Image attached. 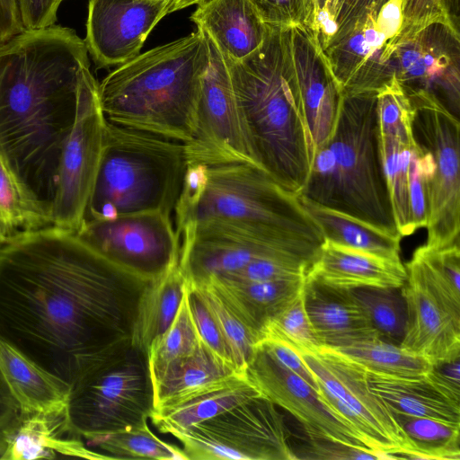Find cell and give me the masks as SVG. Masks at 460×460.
<instances>
[{"label": "cell", "instance_id": "1", "mask_svg": "<svg viewBox=\"0 0 460 460\" xmlns=\"http://www.w3.org/2000/svg\"><path fill=\"white\" fill-rule=\"evenodd\" d=\"M148 281L53 226L0 244V341L69 387L131 340Z\"/></svg>", "mask_w": 460, "mask_h": 460}, {"label": "cell", "instance_id": "2", "mask_svg": "<svg viewBox=\"0 0 460 460\" xmlns=\"http://www.w3.org/2000/svg\"><path fill=\"white\" fill-rule=\"evenodd\" d=\"M89 72L85 42L67 27L24 29L0 44V157L50 209Z\"/></svg>", "mask_w": 460, "mask_h": 460}, {"label": "cell", "instance_id": "3", "mask_svg": "<svg viewBox=\"0 0 460 460\" xmlns=\"http://www.w3.org/2000/svg\"><path fill=\"white\" fill-rule=\"evenodd\" d=\"M208 61L204 32L139 53L98 84L107 121L187 143L194 130L200 78Z\"/></svg>", "mask_w": 460, "mask_h": 460}, {"label": "cell", "instance_id": "4", "mask_svg": "<svg viewBox=\"0 0 460 460\" xmlns=\"http://www.w3.org/2000/svg\"><path fill=\"white\" fill-rule=\"evenodd\" d=\"M279 34L269 28L253 53L237 61L226 58L256 167L298 195L314 148L300 102L283 70Z\"/></svg>", "mask_w": 460, "mask_h": 460}, {"label": "cell", "instance_id": "5", "mask_svg": "<svg viewBox=\"0 0 460 460\" xmlns=\"http://www.w3.org/2000/svg\"><path fill=\"white\" fill-rule=\"evenodd\" d=\"M297 197L400 235L379 154L376 93L342 95L333 132L314 150Z\"/></svg>", "mask_w": 460, "mask_h": 460}, {"label": "cell", "instance_id": "6", "mask_svg": "<svg viewBox=\"0 0 460 460\" xmlns=\"http://www.w3.org/2000/svg\"><path fill=\"white\" fill-rule=\"evenodd\" d=\"M186 168L183 143L106 120L84 222L153 211L172 215Z\"/></svg>", "mask_w": 460, "mask_h": 460}, {"label": "cell", "instance_id": "7", "mask_svg": "<svg viewBox=\"0 0 460 460\" xmlns=\"http://www.w3.org/2000/svg\"><path fill=\"white\" fill-rule=\"evenodd\" d=\"M208 221L234 225L268 237L321 245L323 234L297 195L284 190L262 170L235 163L207 166L201 192L180 218L186 226Z\"/></svg>", "mask_w": 460, "mask_h": 460}, {"label": "cell", "instance_id": "8", "mask_svg": "<svg viewBox=\"0 0 460 460\" xmlns=\"http://www.w3.org/2000/svg\"><path fill=\"white\" fill-rule=\"evenodd\" d=\"M154 411L147 353L131 340L88 367L70 386L71 431L86 441L146 422Z\"/></svg>", "mask_w": 460, "mask_h": 460}, {"label": "cell", "instance_id": "9", "mask_svg": "<svg viewBox=\"0 0 460 460\" xmlns=\"http://www.w3.org/2000/svg\"><path fill=\"white\" fill-rule=\"evenodd\" d=\"M171 435L187 460L296 459L283 415L262 394Z\"/></svg>", "mask_w": 460, "mask_h": 460}, {"label": "cell", "instance_id": "10", "mask_svg": "<svg viewBox=\"0 0 460 460\" xmlns=\"http://www.w3.org/2000/svg\"><path fill=\"white\" fill-rule=\"evenodd\" d=\"M408 97L412 107L413 138L433 159L425 244L447 247L459 243V119L435 95L420 93Z\"/></svg>", "mask_w": 460, "mask_h": 460}, {"label": "cell", "instance_id": "11", "mask_svg": "<svg viewBox=\"0 0 460 460\" xmlns=\"http://www.w3.org/2000/svg\"><path fill=\"white\" fill-rule=\"evenodd\" d=\"M274 336V335H265ZM317 383L332 394L358 418L369 447L387 459H413L415 447L394 413L370 388L367 370L339 351L304 347L285 338Z\"/></svg>", "mask_w": 460, "mask_h": 460}, {"label": "cell", "instance_id": "12", "mask_svg": "<svg viewBox=\"0 0 460 460\" xmlns=\"http://www.w3.org/2000/svg\"><path fill=\"white\" fill-rule=\"evenodd\" d=\"M179 235V266L190 283L228 275L266 258L296 259L312 265L322 245L268 237L217 221L190 225Z\"/></svg>", "mask_w": 460, "mask_h": 460}, {"label": "cell", "instance_id": "13", "mask_svg": "<svg viewBox=\"0 0 460 460\" xmlns=\"http://www.w3.org/2000/svg\"><path fill=\"white\" fill-rule=\"evenodd\" d=\"M204 34L208 61L200 78L194 130L191 138L184 144L187 163L207 166L243 163L256 167L227 58L213 40Z\"/></svg>", "mask_w": 460, "mask_h": 460}, {"label": "cell", "instance_id": "14", "mask_svg": "<svg viewBox=\"0 0 460 460\" xmlns=\"http://www.w3.org/2000/svg\"><path fill=\"white\" fill-rule=\"evenodd\" d=\"M75 234L111 263L146 281L179 263L181 239L171 215L164 212L86 221Z\"/></svg>", "mask_w": 460, "mask_h": 460}, {"label": "cell", "instance_id": "15", "mask_svg": "<svg viewBox=\"0 0 460 460\" xmlns=\"http://www.w3.org/2000/svg\"><path fill=\"white\" fill-rule=\"evenodd\" d=\"M98 82L92 72L82 81L75 121L62 148L57 188L51 207L52 226L77 232L101 164L106 119Z\"/></svg>", "mask_w": 460, "mask_h": 460}, {"label": "cell", "instance_id": "16", "mask_svg": "<svg viewBox=\"0 0 460 460\" xmlns=\"http://www.w3.org/2000/svg\"><path fill=\"white\" fill-rule=\"evenodd\" d=\"M459 31L431 24L408 37L387 40L384 51L407 96L435 95L456 117L460 103Z\"/></svg>", "mask_w": 460, "mask_h": 460}, {"label": "cell", "instance_id": "17", "mask_svg": "<svg viewBox=\"0 0 460 460\" xmlns=\"http://www.w3.org/2000/svg\"><path fill=\"white\" fill-rule=\"evenodd\" d=\"M279 36L283 70L300 102L315 150L333 132L342 93L313 28L290 27Z\"/></svg>", "mask_w": 460, "mask_h": 460}, {"label": "cell", "instance_id": "18", "mask_svg": "<svg viewBox=\"0 0 460 460\" xmlns=\"http://www.w3.org/2000/svg\"><path fill=\"white\" fill-rule=\"evenodd\" d=\"M245 374L262 395L300 422L304 432L369 448L363 438L323 401L318 390L276 360L259 342Z\"/></svg>", "mask_w": 460, "mask_h": 460}, {"label": "cell", "instance_id": "19", "mask_svg": "<svg viewBox=\"0 0 460 460\" xmlns=\"http://www.w3.org/2000/svg\"><path fill=\"white\" fill-rule=\"evenodd\" d=\"M173 0H89L84 40L99 68L135 58L157 23L172 13Z\"/></svg>", "mask_w": 460, "mask_h": 460}, {"label": "cell", "instance_id": "20", "mask_svg": "<svg viewBox=\"0 0 460 460\" xmlns=\"http://www.w3.org/2000/svg\"><path fill=\"white\" fill-rule=\"evenodd\" d=\"M407 277L402 287L407 322L400 344L433 366L460 358V309L448 303L429 282L418 261L405 264Z\"/></svg>", "mask_w": 460, "mask_h": 460}, {"label": "cell", "instance_id": "21", "mask_svg": "<svg viewBox=\"0 0 460 460\" xmlns=\"http://www.w3.org/2000/svg\"><path fill=\"white\" fill-rule=\"evenodd\" d=\"M378 147L394 217L403 238L414 233L411 220L408 180L415 144L412 107L394 75L376 93Z\"/></svg>", "mask_w": 460, "mask_h": 460}, {"label": "cell", "instance_id": "22", "mask_svg": "<svg viewBox=\"0 0 460 460\" xmlns=\"http://www.w3.org/2000/svg\"><path fill=\"white\" fill-rule=\"evenodd\" d=\"M367 373L371 390L393 413L460 424V375L452 367L434 366L411 377Z\"/></svg>", "mask_w": 460, "mask_h": 460}, {"label": "cell", "instance_id": "23", "mask_svg": "<svg viewBox=\"0 0 460 460\" xmlns=\"http://www.w3.org/2000/svg\"><path fill=\"white\" fill-rule=\"evenodd\" d=\"M386 41L371 22L323 50L342 95L377 93L393 77L384 58Z\"/></svg>", "mask_w": 460, "mask_h": 460}, {"label": "cell", "instance_id": "24", "mask_svg": "<svg viewBox=\"0 0 460 460\" xmlns=\"http://www.w3.org/2000/svg\"><path fill=\"white\" fill-rule=\"evenodd\" d=\"M407 272L402 261L374 255L323 239L306 278L335 288H402Z\"/></svg>", "mask_w": 460, "mask_h": 460}, {"label": "cell", "instance_id": "25", "mask_svg": "<svg viewBox=\"0 0 460 460\" xmlns=\"http://www.w3.org/2000/svg\"><path fill=\"white\" fill-rule=\"evenodd\" d=\"M304 299L321 346L334 349L379 337L351 290L325 286L306 278Z\"/></svg>", "mask_w": 460, "mask_h": 460}, {"label": "cell", "instance_id": "26", "mask_svg": "<svg viewBox=\"0 0 460 460\" xmlns=\"http://www.w3.org/2000/svg\"><path fill=\"white\" fill-rule=\"evenodd\" d=\"M246 376L225 366L200 343L191 354L151 375L154 410L183 403L199 395L226 387Z\"/></svg>", "mask_w": 460, "mask_h": 460}, {"label": "cell", "instance_id": "27", "mask_svg": "<svg viewBox=\"0 0 460 460\" xmlns=\"http://www.w3.org/2000/svg\"><path fill=\"white\" fill-rule=\"evenodd\" d=\"M190 20L232 60H242L264 42L269 28L250 0H205Z\"/></svg>", "mask_w": 460, "mask_h": 460}, {"label": "cell", "instance_id": "28", "mask_svg": "<svg viewBox=\"0 0 460 460\" xmlns=\"http://www.w3.org/2000/svg\"><path fill=\"white\" fill-rule=\"evenodd\" d=\"M58 456L86 459H112L91 450L69 427L66 411L62 413H21L0 459L57 458Z\"/></svg>", "mask_w": 460, "mask_h": 460}, {"label": "cell", "instance_id": "29", "mask_svg": "<svg viewBox=\"0 0 460 460\" xmlns=\"http://www.w3.org/2000/svg\"><path fill=\"white\" fill-rule=\"evenodd\" d=\"M305 279L239 281L211 277L199 283L210 284L236 316L261 339L266 324L302 292Z\"/></svg>", "mask_w": 460, "mask_h": 460}, {"label": "cell", "instance_id": "30", "mask_svg": "<svg viewBox=\"0 0 460 460\" xmlns=\"http://www.w3.org/2000/svg\"><path fill=\"white\" fill-rule=\"evenodd\" d=\"M0 369L21 413L66 411L70 387L1 341Z\"/></svg>", "mask_w": 460, "mask_h": 460}, {"label": "cell", "instance_id": "31", "mask_svg": "<svg viewBox=\"0 0 460 460\" xmlns=\"http://www.w3.org/2000/svg\"><path fill=\"white\" fill-rule=\"evenodd\" d=\"M187 286L179 263L159 278L150 280L138 300L132 342L148 352L154 340L172 324Z\"/></svg>", "mask_w": 460, "mask_h": 460}, {"label": "cell", "instance_id": "32", "mask_svg": "<svg viewBox=\"0 0 460 460\" xmlns=\"http://www.w3.org/2000/svg\"><path fill=\"white\" fill-rule=\"evenodd\" d=\"M323 239L374 255L399 261L402 236L391 234L339 211L298 198Z\"/></svg>", "mask_w": 460, "mask_h": 460}, {"label": "cell", "instance_id": "33", "mask_svg": "<svg viewBox=\"0 0 460 460\" xmlns=\"http://www.w3.org/2000/svg\"><path fill=\"white\" fill-rule=\"evenodd\" d=\"M261 394L246 376L235 383L176 406L154 410L150 420L164 434H172L220 414L230 408Z\"/></svg>", "mask_w": 460, "mask_h": 460}, {"label": "cell", "instance_id": "34", "mask_svg": "<svg viewBox=\"0 0 460 460\" xmlns=\"http://www.w3.org/2000/svg\"><path fill=\"white\" fill-rule=\"evenodd\" d=\"M52 226L51 209L39 200L0 157V236Z\"/></svg>", "mask_w": 460, "mask_h": 460}, {"label": "cell", "instance_id": "35", "mask_svg": "<svg viewBox=\"0 0 460 460\" xmlns=\"http://www.w3.org/2000/svg\"><path fill=\"white\" fill-rule=\"evenodd\" d=\"M372 373L397 377L418 376L434 366L426 358L380 337L358 341L334 348Z\"/></svg>", "mask_w": 460, "mask_h": 460}, {"label": "cell", "instance_id": "36", "mask_svg": "<svg viewBox=\"0 0 460 460\" xmlns=\"http://www.w3.org/2000/svg\"><path fill=\"white\" fill-rule=\"evenodd\" d=\"M187 284L216 321L235 370L240 374H245L246 367L261 337L236 316L210 284L206 282H187Z\"/></svg>", "mask_w": 460, "mask_h": 460}, {"label": "cell", "instance_id": "37", "mask_svg": "<svg viewBox=\"0 0 460 460\" xmlns=\"http://www.w3.org/2000/svg\"><path fill=\"white\" fill-rule=\"evenodd\" d=\"M86 442L112 459L187 460L182 448L159 438L147 421Z\"/></svg>", "mask_w": 460, "mask_h": 460}, {"label": "cell", "instance_id": "38", "mask_svg": "<svg viewBox=\"0 0 460 460\" xmlns=\"http://www.w3.org/2000/svg\"><path fill=\"white\" fill-rule=\"evenodd\" d=\"M415 447L413 459H460V424L394 413Z\"/></svg>", "mask_w": 460, "mask_h": 460}, {"label": "cell", "instance_id": "39", "mask_svg": "<svg viewBox=\"0 0 460 460\" xmlns=\"http://www.w3.org/2000/svg\"><path fill=\"white\" fill-rule=\"evenodd\" d=\"M351 291L379 337L400 345L407 322L406 304L402 288H362Z\"/></svg>", "mask_w": 460, "mask_h": 460}, {"label": "cell", "instance_id": "40", "mask_svg": "<svg viewBox=\"0 0 460 460\" xmlns=\"http://www.w3.org/2000/svg\"><path fill=\"white\" fill-rule=\"evenodd\" d=\"M200 345L189 309L186 289L172 324L151 343L148 364L151 375L169 363L193 353Z\"/></svg>", "mask_w": 460, "mask_h": 460}, {"label": "cell", "instance_id": "41", "mask_svg": "<svg viewBox=\"0 0 460 460\" xmlns=\"http://www.w3.org/2000/svg\"><path fill=\"white\" fill-rule=\"evenodd\" d=\"M265 335L285 338L304 347L321 346L305 309L304 288L266 324L261 338Z\"/></svg>", "mask_w": 460, "mask_h": 460}, {"label": "cell", "instance_id": "42", "mask_svg": "<svg viewBox=\"0 0 460 460\" xmlns=\"http://www.w3.org/2000/svg\"><path fill=\"white\" fill-rule=\"evenodd\" d=\"M432 174L433 159L430 153L415 141L408 180L411 220L414 232L427 226L428 195Z\"/></svg>", "mask_w": 460, "mask_h": 460}, {"label": "cell", "instance_id": "43", "mask_svg": "<svg viewBox=\"0 0 460 460\" xmlns=\"http://www.w3.org/2000/svg\"><path fill=\"white\" fill-rule=\"evenodd\" d=\"M261 22L282 31L295 26L314 28L316 0H250Z\"/></svg>", "mask_w": 460, "mask_h": 460}, {"label": "cell", "instance_id": "44", "mask_svg": "<svg viewBox=\"0 0 460 460\" xmlns=\"http://www.w3.org/2000/svg\"><path fill=\"white\" fill-rule=\"evenodd\" d=\"M305 434L292 446L296 459L347 460L387 459L385 456L367 447L344 444L332 439Z\"/></svg>", "mask_w": 460, "mask_h": 460}, {"label": "cell", "instance_id": "45", "mask_svg": "<svg viewBox=\"0 0 460 460\" xmlns=\"http://www.w3.org/2000/svg\"><path fill=\"white\" fill-rule=\"evenodd\" d=\"M311 264L290 258H266L254 261L234 273L219 276L239 281H271L306 277Z\"/></svg>", "mask_w": 460, "mask_h": 460}, {"label": "cell", "instance_id": "46", "mask_svg": "<svg viewBox=\"0 0 460 460\" xmlns=\"http://www.w3.org/2000/svg\"><path fill=\"white\" fill-rule=\"evenodd\" d=\"M187 297L189 309L200 343L216 359L236 371L228 348L216 321L188 284Z\"/></svg>", "mask_w": 460, "mask_h": 460}, {"label": "cell", "instance_id": "47", "mask_svg": "<svg viewBox=\"0 0 460 460\" xmlns=\"http://www.w3.org/2000/svg\"><path fill=\"white\" fill-rule=\"evenodd\" d=\"M434 23L457 28L448 11L447 0H405L402 28L393 40L411 36Z\"/></svg>", "mask_w": 460, "mask_h": 460}, {"label": "cell", "instance_id": "48", "mask_svg": "<svg viewBox=\"0 0 460 460\" xmlns=\"http://www.w3.org/2000/svg\"><path fill=\"white\" fill-rule=\"evenodd\" d=\"M388 1L342 0L335 16L336 32L327 48L365 23L376 22L378 11Z\"/></svg>", "mask_w": 460, "mask_h": 460}, {"label": "cell", "instance_id": "49", "mask_svg": "<svg viewBox=\"0 0 460 460\" xmlns=\"http://www.w3.org/2000/svg\"><path fill=\"white\" fill-rule=\"evenodd\" d=\"M259 343L280 364L302 377L316 390L319 389L313 374L288 342L275 336H263Z\"/></svg>", "mask_w": 460, "mask_h": 460}, {"label": "cell", "instance_id": "50", "mask_svg": "<svg viewBox=\"0 0 460 460\" xmlns=\"http://www.w3.org/2000/svg\"><path fill=\"white\" fill-rule=\"evenodd\" d=\"M60 0H17L23 28L40 29L55 24Z\"/></svg>", "mask_w": 460, "mask_h": 460}, {"label": "cell", "instance_id": "51", "mask_svg": "<svg viewBox=\"0 0 460 460\" xmlns=\"http://www.w3.org/2000/svg\"><path fill=\"white\" fill-rule=\"evenodd\" d=\"M21 418L19 404L0 369V456Z\"/></svg>", "mask_w": 460, "mask_h": 460}, {"label": "cell", "instance_id": "52", "mask_svg": "<svg viewBox=\"0 0 460 460\" xmlns=\"http://www.w3.org/2000/svg\"><path fill=\"white\" fill-rule=\"evenodd\" d=\"M403 0H389L382 5L376 18V26L387 40L395 38L403 21Z\"/></svg>", "mask_w": 460, "mask_h": 460}, {"label": "cell", "instance_id": "53", "mask_svg": "<svg viewBox=\"0 0 460 460\" xmlns=\"http://www.w3.org/2000/svg\"><path fill=\"white\" fill-rule=\"evenodd\" d=\"M23 30L17 0H0V44Z\"/></svg>", "mask_w": 460, "mask_h": 460}, {"label": "cell", "instance_id": "54", "mask_svg": "<svg viewBox=\"0 0 460 460\" xmlns=\"http://www.w3.org/2000/svg\"><path fill=\"white\" fill-rule=\"evenodd\" d=\"M341 2L342 0H316L315 15L327 16L335 21Z\"/></svg>", "mask_w": 460, "mask_h": 460}, {"label": "cell", "instance_id": "55", "mask_svg": "<svg viewBox=\"0 0 460 460\" xmlns=\"http://www.w3.org/2000/svg\"><path fill=\"white\" fill-rule=\"evenodd\" d=\"M189 1L190 0H173L172 7V13L181 9L187 8Z\"/></svg>", "mask_w": 460, "mask_h": 460}, {"label": "cell", "instance_id": "56", "mask_svg": "<svg viewBox=\"0 0 460 460\" xmlns=\"http://www.w3.org/2000/svg\"><path fill=\"white\" fill-rule=\"evenodd\" d=\"M2 241H3V238L0 236V244H1Z\"/></svg>", "mask_w": 460, "mask_h": 460}, {"label": "cell", "instance_id": "57", "mask_svg": "<svg viewBox=\"0 0 460 460\" xmlns=\"http://www.w3.org/2000/svg\"><path fill=\"white\" fill-rule=\"evenodd\" d=\"M196 1H199V2H200V1H203V0H196Z\"/></svg>", "mask_w": 460, "mask_h": 460}, {"label": "cell", "instance_id": "58", "mask_svg": "<svg viewBox=\"0 0 460 460\" xmlns=\"http://www.w3.org/2000/svg\"><path fill=\"white\" fill-rule=\"evenodd\" d=\"M60 1L62 2L63 0H60Z\"/></svg>", "mask_w": 460, "mask_h": 460}, {"label": "cell", "instance_id": "59", "mask_svg": "<svg viewBox=\"0 0 460 460\" xmlns=\"http://www.w3.org/2000/svg\"><path fill=\"white\" fill-rule=\"evenodd\" d=\"M404 2H405V0H404Z\"/></svg>", "mask_w": 460, "mask_h": 460}]
</instances>
